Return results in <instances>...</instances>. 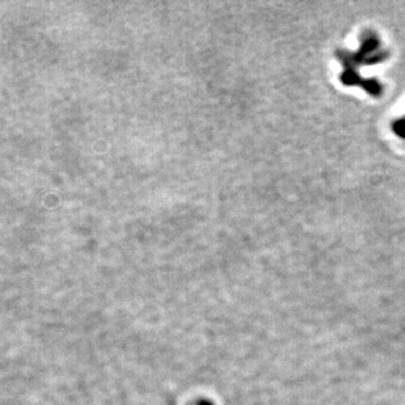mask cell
<instances>
[{"label": "cell", "mask_w": 405, "mask_h": 405, "mask_svg": "<svg viewBox=\"0 0 405 405\" xmlns=\"http://www.w3.org/2000/svg\"><path fill=\"white\" fill-rule=\"evenodd\" d=\"M393 130H394V132L400 135L401 138H405V120L396 122L393 125Z\"/></svg>", "instance_id": "obj_1"}]
</instances>
